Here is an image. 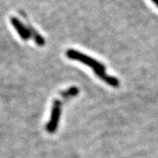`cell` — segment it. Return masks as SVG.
Listing matches in <instances>:
<instances>
[{
    "instance_id": "cell-2",
    "label": "cell",
    "mask_w": 158,
    "mask_h": 158,
    "mask_svg": "<svg viewBox=\"0 0 158 158\" xmlns=\"http://www.w3.org/2000/svg\"><path fill=\"white\" fill-rule=\"evenodd\" d=\"M61 113H62V106H61V102L59 100H55L53 106H52V111H51L50 119L48 121V123L47 125V131L50 134H53L56 132L58 123L61 118Z\"/></svg>"
},
{
    "instance_id": "cell-1",
    "label": "cell",
    "mask_w": 158,
    "mask_h": 158,
    "mask_svg": "<svg viewBox=\"0 0 158 158\" xmlns=\"http://www.w3.org/2000/svg\"><path fill=\"white\" fill-rule=\"evenodd\" d=\"M66 56L71 60L78 61V62H82L85 65L90 67L94 70L95 74L99 78H101L104 82H106L109 85H111L113 87H118L119 85V81L118 79L113 77L108 76L107 74L106 73L105 66L103 64H101L100 62L96 61L95 59L88 56H86L83 53H80L78 51L74 50V49H69L66 52Z\"/></svg>"
},
{
    "instance_id": "cell-5",
    "label": "cell",
    "mask_w": 158,
    "mask_h": 158,
    "mask_svg": "<svg viewBox=\"0 0 158 158\" xmlns=\"http://www.w3.org/2000/svg\"><path fill=\"white\" fill-rule=\"evenodd\" d=\"M153 2H154V3H155V4H156V6H158V0H152Z\"/></svg>"
},
{
    "instance_id": "cell-3",
    "label": "cell",
    "mask_w": 158,
    "mask_h": 158,
    "mask_svg": "<svg viewBox=\"0 0 158 158\" xmlns=\"http://www.w3.org/2000/svg\"><path fill=\"white\" fill-rule=\"evenodd\" d=\"M11 25L13 26V27L15 28L16 31H17V33L19 34V35L21 37V39L22 40H27L32 36V34H31V32H30L29 28H27V27H25L22 23L17 18H11Z\"/></svg>"
},
{
    "instance_id": "cell-4",
    "label": "cell",
    "mask_w": 158,
    "mask_h": 158,
    "mask_svg": "<svg viewBox=\"0 0 158 158\" xmlns=\"http://www.w3.org/2000/svg\"><path fill=\"white\" fill-rule=\"evenodd\" d=\"M78 93V89L77 87H71L68 90H65L62 92V96L63 98H69V97L77 96Z\"/></svg>"
}]
</instances>
